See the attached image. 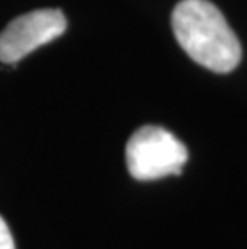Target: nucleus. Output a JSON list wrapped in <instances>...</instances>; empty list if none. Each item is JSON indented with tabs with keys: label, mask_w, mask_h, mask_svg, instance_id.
I'll use <instances>...</instances> for the list:
<instances>
[{
	"label": "nucleus",
	"mask_w": 247,
	"mask_h": 249,
	"mask_svg": "<svg viewBox=\"0 0 247 249\" xmlns=\"http://www.w3.org/2000/svg\"><path fill=\"white\" fill-rule=\"evenodd\" d=\"M172 29L181 49L198 65L220 74L239 65L243 50L238 37L209 0H181L172 12Z\"/></svg>",
	"instance_id": "f257e3e1"
},
{
	"label": "nucleus",
	"mask_w": 247,
	"mask_h": 249,
	"mask_svg": "<svg viewBox=\"0 0 247 249\" xmlns=\"http://www.w3.org/2000/svg\"><path fill=\"white\" fill-rule=\"evenodd\" d=\"M0 249H15V241L7 222L0 215Z\"/></svg>",
	"instance_id": "20e7f679"
},
{
	"label": "nucleus",
	"mask_w": 247,
	"mask_h": 249,
	"mask_svg": "<svg viewBox=\"0 0 247 249\" xmlns=\"http://www.w3.org/2000/svg\"><path fill=\"white\" fill-rule=\"evenodd\" d=\"M66 26L67 21L61 10L42 8L21 15L0 33V61L15 65L65 34Z\"/></svg>",
	"instance_id": "7ed1b4c3"
},
{
	"label": "nucleus",
	"mask_w": 247,
	"mask_h": 249,
	"mask_svg": "<svg viewBox=\"0 0 247 249\" xmlns=\"http://www.w3.org/2000/svg\"><path fill=\"white\" fill-rule=\"evenodd\" d=\"M125 161L135 180L149 182L181 174L188 161V150L164 127L145 125L129 139Z\"/></svg>",
	"instance_id": "f03ea898"
}]
</instances>
